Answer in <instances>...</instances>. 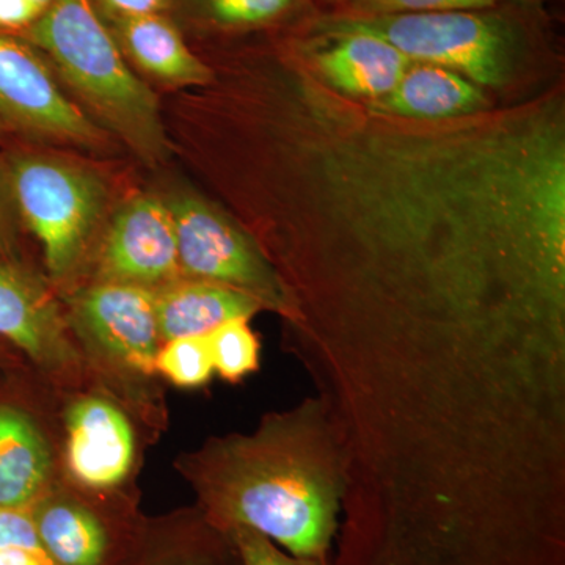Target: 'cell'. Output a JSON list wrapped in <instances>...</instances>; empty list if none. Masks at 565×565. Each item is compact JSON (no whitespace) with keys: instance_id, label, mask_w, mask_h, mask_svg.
<instances>
[{"instance_id":"6da1fadb","label":"cell","mask_w":565,"mask_h":565,"mask_svg":"<svg viewBox=\"0 0 565 565\" xmlns=\"http://www.w3.org/2000/svg\"><path fill=\"white\" fill-rule=\"evenodd\" d=\"M204 476L202 515L215 530L247 527L291 556L330 564L344 481L319 416H285L222 444Z\"/></svg>"},{"instance_id":"7a4b0ae2","label":"cell","mask_w":565,"mask_h":565,"mask_svg":"<svg viewBox=\"0 0 565 565\" xmlns=\"http://www.w3.org/2000/svg\"><path fill=\"white\" fill-rule=\"evenodd\" d=\"M54 62L74 90L136 150L167 148L154 93L129 70L92 0H54L18 33Z\"/></svg>"},{"instance_id":"3957f363","label":"cell","mask_w":565,"mask_h":565,"mask_svg":"<svg viewBox=\"0 0 565 565\" xmlns=\"http://www.w3.org/2000/svg\"><path fill=\"white\" fill-rule=\"evenodd\" d=\"M501 2L440 13L327 17L388 41L412 62L455 71L482 88H503L541 50L542 40L534 21Z\"/></svg>"},{"instance_id":"277c9868","label":"cell","mask_w":565,"mask_h":565,"mask_svg":"<svg viewBox=\"0 0 565 565\" xmlns=\"http://www.w3.org/2000/svg\"><path fill=\"white\" fill-rule=\"evenodd\" d=\"M11 191L21 221L43 245L55 277L77 262L104 204L98 178L77 167L29 152L7 156Z\"/></svg>"},{"instance_id":"5b68a950","label":"cell","mask_w":565,"mask_h":565,"mask_svg":"<svg viewBox=\"0 0 565 565\" xmlns=\"http://www.w3.org/2000/svg\"><path fill=\"white\" fill-rule=\"evenodd\" d=\"M169 206L182 273L248 294L267 310L296 313L280 275L241 226L195 196H177Z\"/></svg>"},{"instance_id":"8992f818","label":"cell","mask_w":565,"mask_h":565,"mask_svg":"<svg viewBox=\"0 0 565 565\" xmlns=\"http://www.w3.org/2000/svg\"><path fill=\"white\" fill-rule=\"evenodd\" d=\"M0 120L9 129L96 143L102 134L66 98L50 66L18 33L0 31Z\"/></svg>"},{"instance_id":"52a82bcc","label":"cell","mask_w":565,"mask_h":565,"mask_svg":"<svg viewBox=\"0 0 565 565\" xmlns=\"http://www.w3.org/2000/svg\"><path fill=\"white\" fill-rule=\"evenodd\" d=\"M308 33L294 41L291 51L330 90L349 99L381 98L414 63L388 41L344 28L329 17L318 18Z\"/></svg>"},{"instance_id":"ba28073f","label":"cell","mask_w":565,"mask_h":565,"mask_svg":"<svg viewBox=\"0 0 565 565\" xmlns=\"http://www.w3.org/2000/svg\"><path fill=\"white\" fill-rule=\"evenodd\" d=\"M102 264L109 281L150 289L177 281L181 267L169 203L139 196L126 204L111 222Z\"/></svg>"},{"instance_id":"9c48e42d","label":"cell","mask_w":565,"mask_h":565,"mask_svg":"<svg viewBox=\"0 0 565 565\" xmlns=\"http://www.w3.org/2000/svg\"><path fill=\"white\" fill-rule=\"evenodd\" d=\"M82 327L104 352L139 373L154 371L159 352L156 292L131 282L104 281L77 300Z\"/></svg>"},{"instance_id":"30bf717a","label":"cell","mask_w":565,"mask_h":565,"mask_svg":"<svg viewBox=\"0 0 565 565\" xmlns=\"http://www.w3.org/2000/svg\"><path fill=\"white\" fill-rule=\"evenodd\" d=\"M0 340L46 370L76 362L57 305L22 264L0 262Z\"/></svg>"},{"instance_id":"8fae6325","label":"cell","mask_w":565,"mask_h":565,"mask_svg":"<svg viewBox=\"0 0 565 565\" xmlns=\"http://www.w3.org/2000/svg\"><path fill=\"white\" fill-rule=\"evenodd\" d=\"M66 456L71 473L82 486L104 490L120 484L134 459L128 419L99 397L79 401L68 414Z\"/></svg>"},{"instance_id":"7c38bea8","label":"cell","mask_w":565,"mask_h":565,"mask_svg":"<svg viewBox=\"0 0 565 565\" xmlns=\"http://www.w3.org/2000/svg\"><path fill=\"white\" fill-rule=\"evenodd\" d=\"M363 104L377 117L424 122L473 117L492 107L484 88L475 82L441 66L415 62L392 92Z\"/></svg>"},{"instance_id":"4fadbf2b","label":"cell","mask_w":565,"mask_h":565,"mask_svg":"<svg viewBox=\"0 0 565 565\" xmlns=\"http://www.w3.org/2000/svg\"><path fill=\"white\" fill-rule=\"evenodd\" d=\"M31 514L54 565H115L120 535L95 509L70 498L41 497Z\"/></svg>"},{"instance_id":"5bb4252c","label":"cell","mask_w":565,"mask_h":565,"mask_svg":"<svg viewBox=\"0 0 565 565\" xmlns=\"http://www.w3.org/2000/svg\"><path fill=\"white\" fill-rule=\"evenodd\" d=\"M266 310L259 300L217 282L173 281L156 292L159 338L202 337L232 319Z\"/></svg>"},{"instance_id":"9a60e30c","label":"cell","mask_w":565,"mask_h":565,"mask_svg":"<svg viewBox=\"0 0 565 565\" xmlns=\"http://www.w3.org/2000/svg\"><path fill=\"white\" fill-rule=\"evenodd\" d=\"M46 440L28 412L0 403V509H29L50 479Z\"/></svg>"},{"instance_id":"2e32d148","label":"cell","mask_w":565,"mask_h":565,"mask_svg":"<svg viewBox=\"0 0 565 565\" xmlns=\"http://www.w3.org/2000/svg\"><path fill=\"white\" fill-rule=\"evenodd\" d=\"M118 39L132 61L152 76L174 85H203L212 81L204 65L185 44L180 31L163 14L117 20Z\"/></svg>"},{"instance_id":"e0dca14e","label":"cell","mask_w":565,"mask_h":565,"mask_svg":"<svg viewBox=\"0 0 565 565\" xmlns=\"http://www.w3.org/2000/svg\"><path fill=\"white\" fill-rule=\"evenodd\" d=\"M131 565H243L230 539L206 520L188 533L162 535Z\"/></svg>"},{"instance_id":"ac0fdd59","label":"cell","mask_w":565,"mask_h":565,"mask_svg":"<svg viewBox=\"0 0 565 565\" xmlns=\"http://www.w3.org/2000/svg\"><path fill=\"white\" fill-rule=\"evenodd\" d=\"M212 363L225 381L237 382L258 370L259 343L248 319L237 318L207 333Z\"/></svg>"},{"instance_id":"d6986e66","label":"cell","mask_w":565,"mask_h":565,"mask_svg":"<svg viewBox=\"0 0 565 565\" xmlns=\"http://www.w3.org/2000/svg\"><path fill=\"white\" fill-rule=\"evenodd\" d=\"M154 370L184 388L206 384L214 373L207 334L167 341L156 356Z\"/></svg>"},{"instance_id":"ffe728a7","label":"cell","mask_w":565,"mask_h":565,"mask_svg":"<svg viewBox=\"0 0 565 565\" xmlns=\"http://www.w3.org/2000/svg\"><path fill=\"white\" fill-rule=\"evenodd\" d=\"M302 0H195L200 17L222 29H253L273 24Z\"/></svg>"},{"instance_id":"44dd1931","label":"cell","mask_w":565,"mask_h":565,"mask_svg":"<svg viewBox=\"0 0 565 565\" xmlns=\"http://www.w3.org/2000/svg\"><path fill=\"white\" fill-rule=\"evenodd\" d=\"M341 7L338 14H418L440 11L476 10L497 6L501 0H332Z\"/></svg>"},{"instance_id":"7402d4cb","label":"cell","mask_w":565,"mask_h":565,"mask_svg":"<svg viewBox=\"0 0 565 565\" xmlns=\"http://www.w3.org/2000/svg\"><path fill=\"white\" fill-rule=\"evenodd\" d=\"M223 534L232 542L243 565H330L282 553L273 541L247 527H233Z\"/></svg>"},{"instance_id":"603a6c76","label":"cell","mask_w":565,"mask_h":565,"mask_svg":"<svg viewBox=\"0 0 565 565\" xmlns=\"http://www.w3.org/2000/svg\"><path fill=\"white\" fill-rule=\"evenodd\" d=\"M43 550L31 508L0 509V550Z\"/></svg>"},{"instance_id":"cb8c5ba5","label":"cell","mask_w":565,"mask_h":565,"mask_svg":"<svg viewBox=\"0 0 565 565\" xmlns=\"http://www.w3.org/2000/svg\"><path fill=\"white\" fill-rule=\"evenodd\" d=\"M41 13L31 0H0V31L24 32Z\"/></svg>"},{"instance_id":"d4e9b609","label":"cell","mask_w":565,"mask_h":565,"mask_svg":"<svg viewBox=\"0 0 565 565\" xmlns=\"http://www.w3.org/2000/svg\"><path fill=\"white\" fill-rule=\"evenodd\" d=\"M103 10L111 20H131V18L162 14L170 0H98Z\"/></svg>"},{"instance_id":"484cf974","label":"cell","mask_w":565,"mask_h":565,"mask_svg":"<svg viewBox=\"0 0 565 565\" xmlns=\"http://www.w3.org/2000/svg\"><path fill=\"white\" fill-rule=\"evenodd\" d=\"M11 212L20 214L17 202H14L13 191H11L7 159H0V247L6 239Z\"/></svg>"},{"instance_id":"4316f807","label":"cell","mask_w":565,"mask_h":565,"mask_svg":"<svg viewBox=\"0 0 565 565\" xmlns=\"http://www.w3.org/2000/svg\"><path fill=\"white\" fill-rule=\"evenodd\" d=\"M0 565H54L44 550H0Z\"/></svg>"},{"instance_id":"83f0119b","label":"cell","mask_w":565,"mask_h":565,"mask_svg":"<svg viewBox=\"0 0 565 565\" xmlns=\"http://www.w3.org/2000/svg\"><path fill=\"white\" fill-rule=\"evenodd\" d=\"M31 2L33 6L39 7L41 11H44L47 9V7L51 6L52 2H54V0H31Z\"/></svg>"},{"instance_id":"f1b7e54d","label":"cell","mask_w":565,"mask_h":565,"mask_svg":"<svg viewBox=\"0 0 565 565\" xmlns=\"http://www.w3.org/2000/svg\"><path fill=\"white\" fill-rule=\"evenodd\" d=\"M3 129H9V128H7V126H6V125H3V121H2V120H0V132H2V131H3Z\"/></svg>"},{"instance_id":"f546056e","label":"cell","mask_w":565,"mask_h":565,"mask_svg":"<svg viewBox=\"0 0 565 565\" xmlns=\"http://www.w3.org/2000/svg\"><path fill=\"white\" fill-rule=\"evenodd\" d=\"M531 2H534V0H531Z\"/></svg>"}]
</instances>
